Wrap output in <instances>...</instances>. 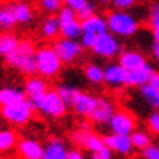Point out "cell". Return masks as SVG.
Instances as JSON below:
<instances>
[{
    "mask_svg": "<svg viewBox=\"0 0 159 159\" xmlns=\"http://www.w3.org/2000/svg\"><path fill=\"white\" fill-rule=\"evenodd\" d=\"M146 124H148V128H149L151 133L159 135V109H154L153 112L149 114Z\"/></svg>",
    "mask_w": 159,
    "mask_h": 159,
    "instance_id": "cell-33",
    "label": "cell"
},
{
    "mask_svg": "<svg viewBox=\"0 0 159 159\" xmlns=\"http://www.w3.org/2000/svg\"><path fill=\"white\" fill-rule=\"evenodd\" d=\"M18 36L10 31H2L0 33V57H7L13 49L18 46Z\"/></svg>",
    "mask_w": 159,
    "mask_h": 159,
    "instance_id": "cell-27",
    "label": "cell"
},
{
    "mask_svg": "<svg viewBox=\"0 0 159 159\" xmlns=\"http://www.w3.org/2000/svg\"><path fill=\"white\" fill-rule=\"evenodd\" d=\"M55 89H57V93L60 94V98L65 101V104H67L68 107L71 106L73 99L76 98V94L80 93L78 88H75V86H70V84H59Z\"/></svg>",
    "mask_w": 159,
    "mask_h": 159,
    "instance_id": "cell-30",
    "label": "cell"
},
{
    "mask_svg": "<svg viewBox=\"0 0 159 159\" xmlns=\"http://www.w3.org/2000/svg\"><path fill=\"white\" fill-rule=\"evenodd\" d=\"M71 141H73L76 146H83L86 151H89L91 154L98 153V151L106 148L104 138L99 136L94 132H89V128H83V130H76V132L71 133Z\"/></svg>",
    "mask_w": 159,
    "mask_h": 159,
    "instance_id": "cell-9",
    "label": "cell"
},
{
    "mask_svg": "<svg viewBox=\"0 0 159 159\" xmlns=\"http://www.w3.org/2000/svg\"><path fill=\"white\" fill-rule=\"evenodd\" d=\"M49 89L47 86V81L44 80V76L42 78H28L26 83H25V93H26V98L33 101V104L36 102L38 99H41L42 96L46 94V91Z\"/></svg>",
    "mask_w": 159,
    "mask_h": 159,
    "instance_id": "cell-17",
    "label": "cell"
},
{
    "mask_svg": "<svg viewBox=\"0 0 159 159\" xmlns=\"http://www.w3.org/2000/svg\"><path fill=\"white\" fill-rule=\"evenodd\" d=\"M125 76L127 70L117 63H109L104 68V84L109 86L111 89H119L122 86H125Z\"/></svg>",
    "mask_w": 159,
    "mask_h": 159,
    "instance_id": "cell-13",
    "label": "cell"
},
{
    "mask_svg": "<svg viewBox=\"0 0 159 159\" xmlns=\"http://www.w3.org/2000/svg\"><path fill=\"white\" fill-rule=\"evenodd\" d=\"M115 111L117 109H115V104H114L112 99L98 98V102H96L94 109H93V112L89 114L88 119L96 125H107Z\"/></svg>",
    "mask_w": 159,
    "mask_h": 159,
    "instance_id": "cell-11",
    "label": "cell"
},
{
    "mask_svg": "<svg viewBox=\"0 0 159 159\" xmlns=\"http://www.w3.org/2000/svg\"><path fill=\"white\" fill-rule=\"evenodd\" d=\"M153 55H154V59L159 62V44H156V42H154V47H153Z\"/></svg>",
    "mask_w": 159,
    "mask_h": 159,
    "instance_id": "cell-43",
    "label": "cell"
},
{
    "mask_svg": "<svg viewBox=\"0 0 159 159\" xmlns=\"http://www.w3.org/2000/svg\"><path fill=\"white\" fill-rule=\"evenodd\" d=\"M130 138H132V143H133V148L135 149H143L146 148L149 143H153L151 140V135L148 132H143V130H135V132L130 135Z\"/></svg>",
    "mask_w": 159,
    "mask_h": 159,
    "instance_id": "cell-29",
    "label": "cell"
},
{
    "mask_svg": "<svg viewBox=\"0 0 159 159\" xmlns=\"http://www.w3.org/2000/svg\"><path fill=\"white\" fill-rule=\"evenodd\" d=\"M153 39L156 44H159V26L157 28H153Z\"/></svg>",
    "mask_w": 159,
    "mask_h": 159,
    "instance_id": "cell-42",
    "label": "cell"
},
{
    "mask_svg": "<svg viewBox=\"0 0 159 159\" xmlns=\"http://www.w3.org/2000/svg\"><path fill=\"white\" fill-rule=\"evenodd\" d=\"M84 78L86 81L94 84V86H99V84H104V68L98 63H88L84 67Z\"/></svg>",
    "mask_w": 159,
    "mask_h": 159,
    "instance_id": "cell-26",
    "label": "cell"
},
{
    "mask_svg": "<svg viewBox=\"0 0 159 159\" xmlns=\"http://www.w3.org/2000/svg\"><path fill=\"white\" fill-rule=\"evenodd\" d=\"M96 3L101 5V7H107V5L112 3V0H96Z\"/></svg>",
    "mask_w": 159,
    "mask_h": 159,
    "instance_id": "cell-44",
    "label": "cell"
},
{
    "mask_svg": "<svg viewBox=\"0 0 159 159\" xmlns=\"http://www.w3.org/2000/svg\"><path fill=\"white\" fill-rule=\"evenodd\" d=\"M39 7L42 11L49 13V15H55L63 7V0H39Z\"/></svg>",
    "mask_w": 159,
    "mask_h": 159,
    "instance_id": "cell-31",
    "label": "cell"
},
{
    "mask_svg": "<svg viewBox=\"0 0 159 159\" xmlns=\"http://www.w3.org/2000/svg\"><path fill=\"white\" fill-rule=\"evenodd\" d=\"M41 34L46 39H55L60 34V21L57 15H49L41 25Z\"/></svg>",
    "mask_w": 159,
    "mask_h": 159,
    "instance_id": "cell-22",
    "label": "cell"
},
{
    "mask_svg": "<svg viewBox=\"0 0 159 159\" xmlns=\"http://www.w3.org/2000/svg\"><path fill=\"white\" fill-rule=\"evenodd\" d=\"M23 99H26L25 88L21 89L18 86H5V88L0 89V106L15 104V102H20Z\"/></svg>",
    "mask_w": 159,
    "mask_h": 159,
    "instance_id": "cell-21",
    "label": "cell"
},
{
    "mask_svg": "<svg viewBox=\"0 0 159 159\" xmlns=\"http://www.w3.org/2000/svg\"><path fill=\"white\" fill-rule=\"evenodd\" d=\"M13 11H15L16 23H20V25H30L34 20V11L31 8V5H28L25 2L13 3Z\"/></svg>",
    "mask_w": 159,
    "mask_h": 159,
    "instance_id": "cell-25",
    "label": "cell"
},
{
    "mask_svg": "<svg viewBox=\"0 0 159 159\" xmlns=\"http://www.w3.org/2000/svg\"><path fill=\"white\" fill-rule=\"evenodd\" d=\"M54 49L59 54L63 63H73L76 62L80 57L83 55V46L81 42H78L76 39H68V38H62L57 39L54 42Z\"/></svg>",
    "mask_w": 159,
    "mask_h": 159,
    "instance_id": "cell-8",
    "label": "cell"
},
{
    "mask_svg": "<svg viewBox=\"0 0 159 159\" xmlns=\"http://www.w3.org/2000/svg\"><path fill=\"white\" fill-rule=\"evenodd\" d=\"M149 26L151 28L159 26V2L153 3L149 8Z\"/></svg>",
    "mask_w": 159,
    "mask_h": 159,
    "instance_id": "cell-36",
    "label": "cell"
},
{
    "mask_svg": "<svg viewBox=\"0 0 159 159\" xmlns=\"http://www.w3.org/2000/svg\"><path fill=\"white\" fill-rule=\"evenodd\" d=\"M96 102H98L96 96L80 91L76 94V98L73 99V102H71L70 107L73 109V112L76 115H80V117H89V114L93 112V109H94Z\"/></svg>",
    "mask_w": 159,
    "mask_h": 159,
    "instance_id": "cell-15",
    "label": "cell"
},
{
    "mask_svg": "<svg viewBox=\"0 0 159 159\" xmlns=\"http://www.w3.org/2000/svg\"><path fill=\"white\" fill-rule=\"evenodd\" d=\"M91 50L94 55L109 60V59H114V57H117L120 54L122 47H120V42L117 39V36H114L111 31H106V33L99 34L96 38Z\"/></svg>",
    "mask_w": 159,
    "mask_h": 159,
    "instance_id": "cell-7",
    "label": "cell"
},
{
    "mask_svg": "<svg viewBox=\"0 0 159 159\" xmlns=\"http://www.w3.org/2000/svg\"><path fill=\"white\" fill-rule=\"evenodd\" d=\"M86 2H88V0H63V5L71 8V10H75V11H78Z\"/></svg>",
    "mask_w": 159,
    "mask_h": 159,
    "instance_id": "cell-39",
    "label": "cell"
},
{
    "mask_svg": "<svg viewBox=\"0 0 159 159\" xmlns=\"http://www.w3.org/2000/svg\"><path fill=\"white\" fill-rule=\"evenodd\" d=\"M68 149L65 146L63 140L60 138H50L44 146V156L42 159H67Z\"/></svg>",
    "mask_w": 159,
    "mask_h": 159,
    "instance_id": "cell-19",
    "label": "cell"
},
{
    "mask_svg": "<svg viewBox=\"0 0 159 159\" xmlns=\"http://www.w3.org/2000/svg\"><path fill=\"white\" fill-rule=\"evenodd\" d=\"M36 111L41 112L42 115H47L50 119H60L67 114L68 106L65 104V101L60 98L57 89H47L46 94L41 99L34 102Z\"/></svg>",
    "mask_w": 159,
    "mask_h": 159,
    "instance_id": "cell-5",
    "label": "cell"
},
{
    "mask_svg": "<svg viewBox=\"0 0 159 159\" xmlns=\"http://www.w3.org/2000/svg\"><path fill=\"white\" fill-rule=\"evenodd\" d=\"M109 128L112 133H122V135H132L136 130V119L133 117V114H130L128 111H115L114 115L109 120Z\"/></svg>",
    "mask_w": 159,
    "mask_h": 159,
    "instance_id": "cell-10",
    "label": "cell"
},
{
    "mask_svg": "<svg viewBox=\"0 0 159 159\" xmlns=\"http://www.w3.org/2000/svg\"><path fill=\"white\" fill-rule=\"evenodd\" d=\"M63 62L55 52L54 46H42L36 49V68L44 78H55L62 71Z\"/></svg>",
    "mask_w": 159,
    "mask_h": 159,
    "instance_id": "cell-3",
    "label": "cell"
},
{
    "mask_svg": "<svg viewBox=\"0 0 159 159\" xmlns=\"http://www.w3.org/2000/svg\"><path fill=\"white\" fill-rule=\"evenodd\" d=\"M141 156L144 159H159V144L149 143L146 148L141 149Z\"/></svg>",
    "mask_w": 159,
    "mask_h": 159,
    "instance_id": "cell-34",
    "label": "cell"
},
{
    "mask_svg": "<svg viewBox=\"0 0 159 159\" xmlns=\"http://www.w3.org/2000/svg\"><path fill=\"white\" fill-rule=\"evenodd\" d=\"M34 104L31 99H23L20 102L15 104H8V106H0V115L7 120L8 124L15 125V127H23L28 122L33 119V112H34Z\"/></svg>",
    "mask_w": 159,
    "mask_h": 159,
    "instance_id": "cell-4",
    "label": "cell"
},
{
    "mask_svg": "<svg viewBox=\"0 0 159 159\" xmlns=\"http://www.w3.org/2000/svg\"><path fill=\"white\" fill-rule=\"evenodd\" d=\"M138 2L140 0H112L111 5L117 10H130V8H133Z\"/></svg>",
    "mask_w": 159,
    "mask_h": 159,
    "instance_id": "cell-35",
    "label": "cell"
},
{
    "mask_svg": "<svg viewBox=\"0 0 159 159\" xmlns=\"http://www.w3.org/2000/svg\"><path fill=\"white\" fill-rule=\"evenodd\" d=\"M104 143L107 148L112 149L114 154L119 156H128L133 153V143L130 135H122V133H111L104 136Z\"/></svg>",
    "mask_w": 159,
    "mask_h": 159,
    "instance_id": "cell-12",
    "label": "cell"
},
{
    "mask_svg": "<svg viewBox=\"0 0 159 159\" xmlns=\"http://www.w3.org/2000/svg\"><path fill=\"white\" fill-rule=\"evenodd\" d=\"M140 93H141L143 101L149 107H153V109H159V89L157 88H154V86H151L149 83H146V84L141 86Z\"/></svg>",
    "mask_w": 159,
    "mask_h": 159,
    "instance_id": "cell-28",
    "label": "cell"
},
{
    "mask_svg": "<svg viewBox=\"0 0 159 159\" xmlns=\"http://www.w3.org/2000/svg\"><path fill=\"white\" fill-rule=\"evenodd\" d=\"M93 159H112L114 157V153H112V149L111 148H104V149H101V151H98V153H94L91 156Z\"/></svg>",
    "mask_w": 159,
    "mask_h": 159,
    "instance_id": "cell-38",
    "label": "cell"
},
{
    "mask_svg": "<svg viewBox=\"0 0 159 159\" xmlns=\"http://www.w3.org/2000/svg\"><path fill=\"white\" fill-rule=\"evenodd\" d=\"M96 38L98 36H94V34H91V33H81V46L84 47V49H91L93 47V44H94V41H96Z\"/></svg>",
    "mask_w": 159,
    "mask_h": 159,
    "instance_id": "cell-37",
    "label": "cell"
},
{
    "mask_svg": "<svg viewBox=\"0 0 159 159\" xmlns=\"http://www.w3.org/2000/svg\"><path fill=\"white\" fill-rule=\"evenodd\" d=\"M18 144V136L13 130L3 128L0 130V154H7L13 151Z\"/></svg>",
    "mask_w": 159,
    "mask_h": 159,
    "instance_id": "cell-23",
    "label": "cell"
},
{
    "mask_svg": "<svg viewBox=\"0 0 159 159\" xmlns=\"http://www.w3.org/2000/svg\"><path fill=\"white\" fill-rule=\"evenodd\" d=\"M15 26L16 18L15 11H13V3L0 7V31H11Z\"/></svg>",
    "mask_w": 159,
    "mask_h": 159,
    "instance_id": "cell-24",
    "label": "cell"
},
{
    "mask_svg": "<svg viewBox=\"0 0 159 159\" xmlns=\"http://www.w3.org/2000/svg\"><path fill=\"white\" fill-rule=\"evenodd\" d=\"M67 159H83V153H81V149H78V148L68 149V156H67Z\"/></svg>",
    "mask_w": 159,
    "mask_h": 159,
    "instance_id": "cell-40",
    "label": "cell"
},
{
    "mask_svg": "<svg viewBox=\"0 0 159 159\" xmlns=\"http://www.w3.org/2000/svg\"><path fill=\"white\" fill-rule=\"evenodd\" d=\"M0 7H2V0H0Z\"/></svg>",
    "mask_w": 159,
    "mask_h": 159,
    "instance_id": "cell-45",
    "label": "cell"
},
{
    "mask_svg": "<svg viewBox=\"0 0 159 159\" xmlns=\"http://www.w3.org/2000/svg\"><path fill=\"white\" fill-rule=\"evenodd\" d=\"M81 30L83 33H91L94 36H99L106 31H109L107 30V20L96 15V13L86 20H81Z\"/></svg>",
    "mask_w": 159,
    "mask_h": 159,
    "instance_id": "cell-20",
    "label": "cell"
},
{
    "mask_svg": "<svg viewBox=\"0 0 159 159\" xmlns=\"http://www.w3.org/2000/svg\"><path fill=\"white\" fill-rule=\"evenodd\" d=\"M119 63L127 71H130V70L140 68L143 63H146V59H144V55L141 52L130 49V50H125V52H120L119 54Z\"/></svg>",
    "mask_w": 159,
    "mask_h": 159,
    "instance_id": "cell-18",
    "label": "cell"
},
{
    "mask_svg": "<svg viewBox=\"0 0 159 159\" xmlns=\"http://www.w3.org/2000/svg\"><path fill=\"white\" fill-rule=\"evenodd\" d=\"M106 20H107V30L117 38H132L140 30L138 20L132 13H128V10L114 8V11H111Z\"/></svg>",
    "mask_w": 159,
    "mask_h": 159,
    "instance_id": "cell-2",
    "label": "cell"
},
{
    "mask_svg": "<svg viewBox=\"0 0 159 159\" xmlns=\"http://www.w3.org/2000/svg\"><path fill=\"white\" fill-rule=\"evenodd\" d=\"M96 13V5L93 3V2H86L81 8H80L78 11H76V16L80 18V20H86V18H89V16H93Z\"/></svg>",
    "mask_w": 159,
    "mask_h": 159,
    "instance_id": "cell-32",
    "label": "cell"
},
{
    "mask_svg": "<svg viewBox=\"0 0 159 159\" xmlns=\"http://www.w3.org/2000/svg\"><path fill=\"white\" fill-rule=\"evenodd\" d=\"M154 71V67L151 63H143L140 68H135V70H130L127 71V76H125V86H135V88H141L143 84H146L149 81L151 75Z\"/></svg>",
    "mask_w": 159,
    "mask_h": 159,
    "instance_id": "cell-14",
    "label": "cell"
},
{
    "mask_svg": "<svg viewBox=\"0 0 159 159\" xmlns=\"http://www.w3.org/2000/svg\"><path fill=\"white\" fill-rule=\"evenodd\" d=\"M16 149L18 154L25 159H42V156H44V146L34 138L18 140Z\"/></svg>",
    "mask_w": 159,
    "mask_h": 159,
    "instance_id": "cell-16",
    "label": "cell"
},
{
    "mask_svg": "<svg viewBox=\"0 0 159 159\" xmlns=\"http://www.w3.org/2000/svg\"><path fill=\"white\" fill-rule=\"evenodd\" d=\"M151 86H154V88H157L159 89V71H153V75H151V78H149V81H148Z\"/></svg>",
    "mask_w": 159,
    "mask_h": 159,
    "instance_id": "cell-41",
    "label": "cell"
},
{
    "mask_svg": "<svg viewBox=\"0 0 159 159\" xmlns=\"http://www.w3.org/2000/svg\"><path fill=\"white\" fill-rule=\"evenodd\" d=\"M60 21V36L68 39H80L81 38V20L76 16V11L68 8V7H62L60 11L57 13Z\"/></svg>",
    "mask_w": 159,
    "mask_h": 159,
    "instance_id": "cell-6",
    "label": "cell"
},
{
    "mask_svg": "<svg viewBox=\"0 0 159 159\" xmlns=\"http://www.w3.org/2000/svg\"><path fill=\"white\" fill-rule=\"evenodd\" d=\"M5 59L11 68L18 70L20 73L26 76H33L38 73V68H36V47L30 41H20L18 46Z\"/></svg>",
    "mask_w": 159,
    "mask_h": 159,
    "instance_id": "cell-1",
    "label": "cell"
}]
</instances>
